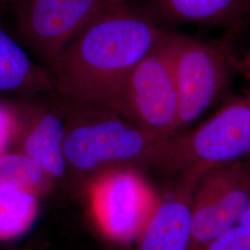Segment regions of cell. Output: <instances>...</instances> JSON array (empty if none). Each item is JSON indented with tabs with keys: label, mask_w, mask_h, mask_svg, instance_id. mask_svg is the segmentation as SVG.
Here are the masks:
<instances>
[{
	"label": "cell",
	"mask_w": 250,
	"mask_h": 250,
	"mask_svg": "<svg viewBox=\"0 0 250 250\" xmlns=\"http://www.w3.org/2000/svg\"><path fill=\"white\" fill-rule=\"evenodd\" d=\"M165 32L123 4L109 9L46 63L54 92L67 108L114 112L131 72Z\"/></svg>",
	"instance_id": "1"
},
{
	"label": "cell",
	"mask_w": 250,
	"mask_h": 250,
	"mask_svg": "<svg viewBox=\"0 0 250 250\" xmlns=\"http://www.w3.org/2000/svg\"><path fill=\"white\" fill-rule=\"evenodd\" d=\"M170 138L151 134L112 111L67 108L68 174L91 180L117 168H163Z\"/></svg>",
	"instance_id": "2"
},
{
	"label": "cell",
	"mask_w": 250,
	"mask_h": 250,
	"mask_svg": "<svg viewBox=\"0 0 250 250\" xmlns=\"http://www.w3.org/2000/svg\"><path fill=\"white\" fill-rule=\"evenodd\" d=\"M170 43L182 130L202 116L228 89L238 72L239 59L224 42L170 33Z\"/></svg>",
	"instance_id": "3"
},
{
	"label": "cell",
	"mask_w": 250,
	"mask_h": 250,
	"mask_svg": "<svg viewBox=\"0 0 250 250\" xmlns=\"http://www.w3.org/2000/svg\"><path fill=\"white\" fill-rule=\"evenodd\" d=\"M250 160V92L232 100L186 134L170 137L163 169L192 172Z\"/></svg>",
	"instance_id": "4"
},
{
	"label": "cell",
	"mask_w": 250,
	"mask_h": 250,
	"mask_svg": "<svg viewBox=\"0 0 250 250\" xmlns=\"http://www.w3.org/2000/svg\"><path fill=\"white\" fill-rule=\"evenodd\" d=\"M165 32L138 63L125 83L114 113L164 138L180 131L179 98L170 43Z\"/></svg>",
	"instance_id": "5"
},
{
	"label": "cell",
	"mask_w": 250,
	"mask_h": 250,
	"mask_svg": "<svg viewBox=\"0 0 250 250\" xmlns=\"http://www.w3.org/2000/svg\"><path fill=\"white\" fill-rule=\"evenodd\" d=\"M21 41L49 62L96 20L116 7L107 0H14Z\"/></svg>",
	"instance_id": "6"
},
{
	"label": "cell",
	"mask_w": 250,
	"mask_h": 250,
	"mask_svg": "<svg viewBox=\"0 0 250 250\" xmlns=\"http://www.w3.org/2000/svg\"><path fill=\"white\" fill-rule=\"evenodd\" d=\"M90 190L102 232L121 244L139 238L161 201L137 169L130 167L95 176Z\"/></svg>",
	"instance_id": "7"
},
{
	"label": "cell",
	"mask_w": 250,
	"mask_h": 250,
	"mask_svg": "<svg viewBox=\"0 0 250 250\" xmlns=\"http://www.w3.org/2000/svg\"><path fill=\"white\" fill-rule=\"evenodd\" d=\"M250 207V160L207 170L191 200L189 250H200L235 224Z\"/></svg>",
	"instance_id": "8"
},
{
	"label": "cell",
	"mask_w": 250,
	"mask_h": 250,
	"mask_svg": "<svg viewBox=\"0 0 250 250\" xmlns=\"http://www.w3.org/2000/svg\"><path fill=\"white\" fill-rule=\"evenodd\" d=\"M19 125L14 145L37 162L52 181L68 174L64 154L67 108L16 105Z\"/></svg>",
	"instance_id": "9"
},
{
	"label": "cell",
	"mask_w": 250,
	"mask_h": 250,
	"mask_svg": "<svg viewBox=\"0 0 250 250\" xmlns=\"http://www.w3.org/2000/svg\"><path fill=\"white\" fill-rule=\"evenodd\" d=\"M175 187L161 199L143 232L136 250H189L191 241V200L200 176L178 175Z\"/></svg>",
	"instance_id": "10"
},
{
	"label": "cell",
	"mask_w": 250,
	"mask_h": 250,
	"mask_svg": "<svg viewBox=\"0 0 250 250\" xmlns=\"http://www.w3.org/2000/svg\"><path fill=\"white\" fill-rule=\"evenodd\" d=\"M54 92L45 68L31 60L18 41L0 25V93Z\"/></svg>",
	"instance_id": "11"
},
{
	"label": "cell",
	"mask_w": 250,
	"mask_h": 250,
	"mask_svg": "<svg viewBox=\"0 0 250 250\" xmlns=\"http://www.w3.org/2000/svg\"><path fill=\"white\" fill-rule=\"evenodd\" d=\"M164 17L177 22L231 25L250 11V0H153Z\"/></svg>",
	"instance_id": "12"
},
{
	"label": "cell",
	"mask_w": 250,
	"mask_h": 250,
	"mask_svg": "<svg viewBox=\"0 0 250 250\" xmlns=\"http://www.w3.org/2000/svg\"><path fill=\"white\" fill-rule=\"evenodd\" d=\"M37 195L24 189L0 192V240L17 237L32 225L38 210Z\"/></svg>",
	"instance_id": "13"
},
{
	"label": "cell",
	"mask_w": 250,
	"mask_h": 250,
	"mask_svg": "<svg viewBox=\"0 0 250 250\" xmlns=\"http://www.w3.org/2000/svg\"><path fill=\"white\" fill-rule=\"evenodd\" d=\"M51 182L40 165L22 152L0 154V192L24 189L39 194Z\"/></svg>",
	"instance_id": "14"
},
{
	"label": "cell",
	"mask_w": 250,
	"mask_h": 250,
	"mask_svg": "<svg viewBox=\"0 0 250 250\" xmlns=\"http://www.w3.org/2000/svg\"><path fill=\"white\" fill-rule=\"evenodd\" d=\"M200 250H250V207L235 224Z\"/></svg>",
	"instance_id": "15"
},
{
	"label": "cell",
	"mask_w": 250,
	"mask_h": 250,
	"mask_svg": "<svg viewBox=\"0 0 250 250\" xmlns=\"http://www.w3.org/2000/svg\"><path fill=\"white\" fill-rule=\"evenodd\" d=\"M18 125L16 105L0 101V154L9 151V146L14 145Z\"/></svg>",
	"instance_id": "16"
},
{
	"label": "cell",
	"mask_w": 250,
	"mask_h": 250,
	"mask_svg": "<svg viewBox=\"0 0 250 250\" xmlns=\"http://www.w3.org/2000/svg\"><path fill=\"white\" fill-rule=\"evenodd\" d=\"M238 72H241L250 80V51L238 62Z\"/></svg>",
	"instance_id": "17"
},
{
	"label": "cell",
	"mask_w": 250,
	"mask_h": 250,
	"mask_svg": "<svg viewBox=\"0 0 250 250\" xmlns=\"http://www.w3.org/2000/svg\"><path fill=\"white\" fill-rule=\"evenodd\" d=\"M107 1L112 6H119L123 4V0H107Z\"/></svg>",
	"instance_id": "18"
},
{
	"label": "cell",
	"mask_w": 250,
	"mask_h": 250,
	"mask_svg": "<svg viewBox=\"0 0 250 250\" xmlns=\"http://www.w3.org/2000/svg\"><path fill=\"white\" fill-rule=\"evenodd\" d=\"M0 2H9V0H0Z\"/></svg>",
	"instance_id": "19"
},
{
	"label": "cell",
	"mask_w": 250,
	"mask_h": 250,
	"mask_svg": "<svg viewBox=\"0 0 250 250\" xmlns=\"http://www.w3.org/2000/svg\"><path fill=\"white\" fill-rule=\"evenodd\" d=\"M12 1H14V0H9V2H12Z\"/></svg>",
	"instance_id": "20"
}]
</instances>
